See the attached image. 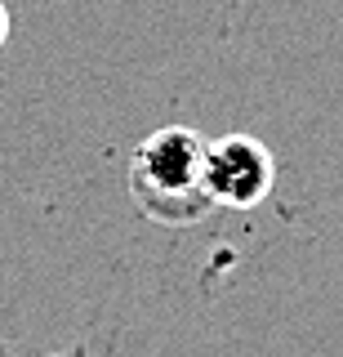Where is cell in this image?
Returning <instances> with one entry per match:
<instances>
[{
	"mask_svg": "<svg viewBox=\"0 0 343 357\" xmlns=\"http://www.w3.org/2000/svg\"><path fill=\"white\" fill-rule=\"evenodd\" d=\"M134 197L157 219H196L209 206L205 143L192 130H161L134 156Z\"/></svg>",
	"mask_w": 343,
	"mask_h": 357,
	"instance_id": "obj_1",
	"label": "cell"
},
{
	"mask_svg": "<svg viewBox=\"0 0 343 357\" xmlns=\"http://www.w3.org/2000/svg\"><path fill=\"white\" fill-rule=\"evenodd\" d=\"M272 156L263 143L241 139L232 134L223 143H209L205 148V192L209 201H223V206H259L272 188Z\"/></svg>",
	"mask_w": 343,
	"mask_h": 357,
	"instance_id": "obj_2",
	"label": "cell"
},
{
	"mask_svg": "<svg viewBox=\"0 0 343 357\" xmlns=\"http://www.w3.org/2000/svg\"><path fill=\"white\" fill-rule=\"evenodd\" d=\"M9 40V14H5V5H0V45Z\"/></svg>",
	"mask_w": 343,
	"mask_h": 357,
	"instance_id": "obj_3",
	"label": "cell"
}]
</instances>
